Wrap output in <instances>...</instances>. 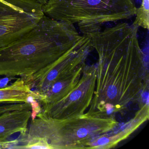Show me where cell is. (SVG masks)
Listing matches in <instances>:
<instances>
[{"mask_svg":"<svg viewBox=\"0 0 149 149\" xmlns=\"http://www.w3.org/2000/svg\"><path fill=\"white\" fill-rule=\"evenodd\" d=\"M138 28L123 22L91 36L99 62L96 89L89 114L103 116L108 111L120 110L144 86L143 55L138 38Z\"/></svg>","mask_w":149,"mask_h":149,"instance_id":"1","label":"cell"},{"mask_svg":"<svg viewBox=\"0 0 149 149\" xmlns=\"http://www.w3.org/2000/svg\"><path fill=\"white\" fill-rule=\"evenodd\" d=\"M89 40L74 25L44 15L29 32L0 48V76L25 81Z\"/></svg>","mask_w":149,"mask_h":149,"instance_id":"2","label":"cell"},{"mask_svg":"<svg viewBox=\"0 0 149 149\" xmlns=\"http://www.w3.org/2000/svg\"><path fill=\"white\" fill-rule=\"evenodd\" d=\"M117 124L109 116L86 113L72 118L57 119L40 111L31 120L23 139L43 140L51 149L85 148L94 139L113 130Z\"/></svg>","mask_w":149,"mask_h":149,"instance_id":"3","label":"cell"},{"mask_svg":"<svg viewBox=\"0 0 149 149\" xmlns=\"http://www.w3.org/2000/svg\"><path fill=\"white\" fill-rule=\"evenodd\" d=\"M134 0H47L44 15L53 19L77 24L88 35L104 23L131 19L136 15Z\"/></svg>","mask_w":149,"mask_h":149,"instance_id":"4","label":"cell"},{"mask_svg":"<svg viewBox=\"0 0 149 149\" xmlns=\"http://www.w3.org/2000/svg\"><path fill=\"white\" fill-rule=\"evenodd\" d=\"M97 79V68L85 65L78 84L63 99L42 108L41 112L52 118L67 119L84 114L94 96Z\"/></svg>","mask_w":149,"mask_h":149,"instance_id":"5","label":"cell"},{"mask_svg":"<svg viewBox=\"0 0 149 149\" xmlns=\"http://www.w3.org/2000/svg\"><path fill=\"white\" fill-rule=\"evenodd\" d=\"M93 49L91 39L81 47L61 57L24 81L41 97L53 83L84 67L88 55Z\"/></svg>","mask_w":149,"mask_h":149,"instance_id":"6","label":"cell"},{"mask_svg":"<svg viewBox=\"0 0 149 149\" xmlns=\"http://www.w3.org/2000/svg\"><path fill=\"white\" fill-rule=\"evenodd\" d=\"M43 15L27 13L0 0V48L29 32Z\"/></svg>","mask_w":149,"mask_h":149,"instance_id":"7","label":"cell"},{"mask_svg":"<svg viewBox=\"0 0 149 149\" xmlns=\"http://www.w3.org/2000/svg\"><path fill=\"white\" fill-rule=\"evenodd\" d=\"M32 110H19L6 112L0 115V144L4 148H10L12 141H8L11 136L20 132L25 135L27 131Z\"/></svg>","mask_w":149,"mask_h":149,"instance_id":"8","label":"cell"},{"mask_svg":"<svg viewBox=\"0 0 149 149\" xmlns=\"http://www.w3.org/2000/svg\"><path fill=\"white\" fill-rule=\"evenodd\" d=\"M84 66L52 84L41 95L39 102L42 105L41 109L56 103L67 96L78 84Z\"/></svg>","mask_w":149,"mask_h":149,"instance_id":"9","label":"cell"},{"mask_svg":"<svg viewBox=\"0 0 149 149\" xmlns=\"http://www.w3.org/2000/svg\"><path fill=\"white\" fill-rule=\"evenodd\" d=\"M148 105L145 104L141 110L138 112L135 118L127 125L125 129L113 136L102 135L91 142L88 144L87 148L106 149L115 146L118 143L126 138L133 132L141 124L148 119Z\"/></svg>","mask_w":149,"mask_h":149,"instance_id":"10","label":"cell"},{"mask_svg":"<svg viewBox=\"0 0 149 149\" xmlns=\"http://www.w3.org/2000/svg\"><path fill=\"white\" fill-rule=\"evenodd\" d=\"M40 97L19 77L9 86L0 88V104L29 102L33 99L39 101Z\"/></svg>","mask_w":149,"mask_h":149,"instance_id":"11","label":"cell"},{"mask_svg":"<svg viewBox=\"0 0 149 149\" xmlns=\"http://www.w3.org/2000/svg\"><path fill=\"white\" fill-rule=\"evenodd\" d=\"M27 13L44 15L43 8L47 0H1Z\"/></svg>","mask_w":149,"mask_h":149,"instance_id":"12","label":"cell"},{"mask_svg":"<svg viewBox=\"0 0 149 149\" xmlns=\"http://www.w3.org/2000/svg\"><path fill=\"white\" fill-rule=\"evenodd\" d=\"M136 19L132 23L138 27L145 29L149 28V1L142 0L141 6L136 8Z\"/></svg>","mask_w":149,"mask_h":149,"instance_id":"13","label":"cell"},{"mask_svg":"<svg viewBox=\"0 0 149 149\" xmlns=\"http://www.w3.org/2000/svg\"><path fill=\"white\" fill-rule=\"evenodd\" d=\"M26 109L32 110V105L30 103L6 104L5 105L0 106V115L8 111Z\"/></svg>","mask_w":149,"mask_h":149,"instance_id":"14","label":"cell"}]
</instances>
